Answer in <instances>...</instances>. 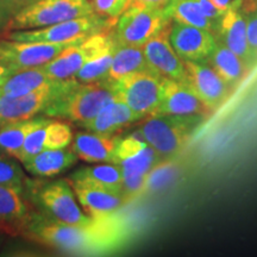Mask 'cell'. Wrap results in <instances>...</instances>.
<instances>
[{
    "label": "cell",
    "mask_w": 257,
    "mask_h": 257,
    "mask_svg": "<svg viewBox=\"0 0 257 257\" xmlns=\"http://www.w3.org/2000/svg\"><path fill=\"white\" fill-rule=\"evenodd\" d=\"M24 237L67 255L93 256L114 249L123 240L124 232L113 216L94 220L89 226H76L61 223L37 210Z\"/></svg>",
    "instance_id": "6da1fadb"
},
{
    "label": "cell",
    "mask_w": 257,
    "mask_h": 257,
    "mask_svg": "<svg viewBox=\"0 0 257 257\" xmlns=\"http://www.w3.org/2000/svg\"><path fill=\"white\" fill-rule=\"evenodd\" d=\"M117 96L115 82L111 79L92 83L74 81L44 108V115L67 119L79 125L89 123Z\"/></svg>",
    "instance_id": "7a4b0ae2"
},
{
    "label": "cell",
    "mask_w": 257,
    "mask_h": 257,
    "mask_svg": "<svg viewBox=\"0 0 257 257\" xmlns=\"http://www.w3.org/2000/svg\"><path fill=\"white\" fill-rule=\"evenodd\" d=\"M25 193L38 211L57 221L76 226H89L94 223V219L82 211L67 179L55 181L28 179Z\"/></svg>",
    "instance_id": "3957f363"
},
{
    "label": "cell",
    "mask_w": 257,
    "mask_h": 257,
    "mask_svg": "<svg viewBox=\"0 0 257 257\" xmlns=\"http://www.w3.org/2000/svg\"><path fill=\"white\" fill-rule=\"evenodd\" d=\"M205 115H149L141 125L144 140L161 160H172L187 146Z\"/></svg>",
    "instance_id": "277c9868"
},
{
    "label": "cell",
    "mask_w": 257,
    "mask_h": 257,
    "mask_svg": "<svg viewBox=\"0 0 257 257\" xmlns=\"http://www.w3.org/2000/svg\"><path fill=\"white\" fill-rule=\"evenodd\" d=\"M117 22L92 14L46 28L15 30L5 34L6 40L43 43H81L92 35L112 30Z\"/></svg>",
    "instance_id": "5b68a950"
},
{
    "label": "cell",
    "mask_w": 257,
    "mask_h": 257,
    "mask_svg": "<svg viewBox=\"0 0 257 257\" xmlns=\"http://www.w3.org/2000/svg\"><path fill=\"white\" fill-rule=\"evenodd\" d=\"M92 14L89 0H37L16 15L5 32L46 28Z\"/></svg>",
    "instance_id": "8992f818"
},
{
    "label": "cell",
    "mask_w": 257,
    "mask_h": 257,
    "mask_svg": "<svg viewBox=\"0 0 257 257\" xmlns=\"http://www.w3.org/2000/svg\"><path fill=\"white\" fill-rule=\"evenodd\" d=\"M170 23L165 8L128 6L113 28L115 41L119 46L143 47Z\"/></svg>",
    "instance_id": "52a82bcc"
},
{
    "label": "cell",
    "mask_w": 257,
    "mask_h": 257,
    "mask_svg": "<svg viewBox=\"0 0 257 257\" xmlns=\"http://www.w3.org/2000/svg\"><path fill=\"white\" fill-rule=\"evenodd\" d=\"M117 44L113 29L98 32L86 38L81 43L67 47L60 55L47 64L41 66V68L54 80L64 81V80L74 79L75 74L87 61Z\"/></svg>",
    "instance_id": "ba28073f"
},
{
    "label": "cell",
    "mask_w": 257,
    "mask_h": 257,
    "mask_svg": "<svg viewBox=\"0 0 257 257\" xmlns=\"http://www.w3.org/2000/svg\"><path fill=\"white\" fill-rule=\"evenodd\" d=\"M163 79L154 69L131 74L114 81L117 95L141 117L154 115L161 101Z\"/></svg>",
    "instance_id": "9c48e42d"
},
{
    "label": "cell",
    "mask_w": 257,
    "mask_h": 257,
    "mask_svg": "<svg viewBox=\"0 0 257 257\" xmlns=\"http://www.w3.org/2000/svg\"><path fill=\"white\" fill-rule=\"evenodd\" d=\"M74 79L56 81L37 91L23 95L8 96L0 94V125L36 117L56 96L69 87Z\"/></svg>",
    "instance_id": "30bf717a"
},
{
    "label": "cell",
    "mask_w": 257,
    "mask_h": 257,
    "mask_svg": "<svg viewBox=\"0 0 257 257\" xmlns=\"http://www.w3.org/2000/svg\"><path fill=\"white\" fill-rule=\"evenodd\" d=\"M185 82L210 111L225 102L231 93V86L205 61H185Z\"/></svg>",
    "instance_id": "8fae6325"
},
{
    "label": "cell",
    "mask_w": 257,
    "mask_h": 257,
    "mask_svg": "<svg viewBox=\"0 0 257 257\" xmlns=\"http://www.w3.org/2000/svg\"><path fill=\"white\" fill-rule=\"evenodd\" d=\"M36 211L23 189L0 186V233L24 237Z\"/></svg>",
    "instance_id": "7c38bea8"
},
{
    "label": "cell",
    "mask_w": 257,
    "mask_h": 257,
    "mask_svg": "<svg viewBox=\"0 0 257 257\" xmlns=\"http://www.w3.org/2000/svg\"><path fill=\"white\" fill-rule=\"evenodd\" d=\"M76 43H43V42L0 41L4 66L9 69L41 67L60 55L67 47Z\"/></svg>",
    "instance_id": "4fadbf2b"
},
{
    "label": "cell",
    "mask_w": 257,
    "mask_h": 257,
    "mask_svg": "<svg viewBox=\"0 0 257 257\" xmlns=\"http://www.w3.org/2000/svg\"><path fill=\"white\" fill-rule=\"evenodd\" d=\"M160 161L140 131L118 141L113 163L120 167L123 175H147Z\"/></svg>",
    "instance_id": "5bb4252c"
},
{
    "label": "cell",
    "mask_w": 257,
    "mask_h": 257,
    "mask_svg": "<svg viewBox=\"0 0 257 257\" xmlns=\"http://www.w3.org/2000/svg\"><path fill=\"white\" fill-rule=\"evenodd\" d=\"M169 40L176 54L184 61H206L214 50V34L204 29L172 22Z\"/></svg>",
    "instance_id": "9a60e30c"
},
{
    "label": "cell",
    "mask_w": 257,
    "mask_h": 257,
    "mask_svg": "<svg viewBox=\"0 0 257 257\" xmlns=\"http://www.w3.org/2000/svg\"><path fill=\"white\" fill-rule=\"evenodd\" d=\"M172 23L150 38L142 47L144 55L152 68L165 78L184 81L186 76L185 61L180 57L169 40Z\"/></svg>",
    "instance_id": "2e32d148"
},
{
    "label": "cell",
    "mask_w": 257,
    "mask_h": 257,
    "mask_svg": "<svg viewBox=\"0 0 257 257\" xmlns=\"http://www.w3.org/2000/svg\"><path fill=\"white\" fill-rule=\"evenodd\" d=\"M210 112L185 82L163 79L161 101L154 115H206Z\"/></svg>",
    "instance_id": "e0dca14e"
},
{
    "label": "cell",
    "mask_w": 257,
    "mask_h": 257,
    "mask_svg": "<svg viewBox=\"0 0 257 257\" xmlns=\"http://www.w3.org/2000/svg\"><path fill=\"white\" fill-rule=\"evenodd\" d=\"M69 185L72 186L82 211L94 220L112 217L127 202L121 193L79 182H69Z\"/></svg>",
    "instance_id": "ac0fdd59"
},
{
    "label": "cell",
    "mask_w": 257,
    "mask_h": 257,
    "mask_svg": "<svg viewBox=\"0 0 257 257\" xmlns=\"http://www.w3.org/2000/svg\"><path fill=\"white\" fill-rule=\"evenodd\" d=\"M240 4V0H236L233 5L224 12L218 22L217 32L219 34V41L238 55L251 69L256 63L249 48L246 21L239 11Z\"/></svg>",
    "instance_id": "d6986e66"
},
{
    "label": "cell",
    "mask_w": 257,
    "mask_h": 257,
    "mask_svg": "<svg viewBox=\"0 0 257 257\" xmlns=\"http://www.w3.org/2000/svg\"><path fill=\"white\" fill-rule=\"evenodd\" d=\"M73 130L68 123L50 119L29 135L22 148L19 162L24 163L44 150L62 149L73 142Z\"/></svg>",
    "instance_id": "ffe728a7"
},
{
    "label": "cell",
    "mask_w": 257,
    "mask_h": 257,
    "mask_svg": "<svg viewBox=\"0 0 257 257\" xmlns=\"http://www.w3.org/2000/svg\"><path fill=\"white\" fill-rule=\"evenodd\" d=\"M141 119H143V117L131 110L117 95L89 123L83 125V127L91 133L115 136V134L124 127L130 126Z\"/></svg>",
    "instance_id": "44dd1931"
},
{
    "label": "cell",
    "mask_w": 257,
    "mask_h": 257,
    "mask_svg": "<svg viewBox=\"0 0 257 257\" xmlns=\"http://www.w3.org/2000/svg\"><path fill=\"white\" fill-rule=\"evenodd\" d=\"M118 141L115 136H106L91 131L78 133L73 138L70 148L76 157L85 162L113 163Z\"/></svg>",
    "instance_id": "7402d4cb"
},
{
    "label": "cell",
    "mask_w": 257,
    "mask_h": 257,
    "mask_svg": "<svg viewBox=\"0 0 257 257\" xmlns=\"http://www.w3.org/2000/svg\"><path fill=\"white\" fill-rule=\"evenodd\" d=\"M56 81L60 80L51 79L41 67L9 69V73L0 79V94L8 96L23 95L54 85Z\"/></svg>",
    "instance_id": "603a6c76"
},
{
    "label": "cell",
    "mask_w": 257,
    "mask_h": 257,
    "mask_svg": "<svg viewBox=\"0 0 257 257\" xmlns=\"http://www.w3.org/2000/svg\"><path fill=\"white\" fill-rule=\"evenodd\" d=\"M76 161L78 157L74 154L72 148L66 147L62 149L44 150L22 165L31 175L40 178H53L70 168L74 163H76Z\"/></svg>",
    "instance_id": "cb8c5ba5"
},
{
    "label": "cell",
    "mask_w": 257,
    "mask_h": 257,
    "mask_svg": "<svg viewBox=\"0 0 257 257\" xmlns=\"http://www.w3.org/2000/svg\"><path fill=\"white\" fill-rule=\"evenodd\" d=\"M50 119V117L42 115L0 125V149L19 161L22 148L27 137L32 131L48 123Z\"/></svg>",
    "instance_id": "d4e9b609"
},
{
    "label": "cell",
    "mask_w": 257,
    "mask_h": 257,
    "mask_svg": "<svg viewBox=\"0 0 257 257\" xmlns=\"http://www.w3.org/2000/svg\"><path fill=\"white\" fill-rule=\"evenodd\" d=\"M205 62L210 64L231 87L242 81L250 70L244 61L220 41H217L216 48Z\"/></svg>",
    "instance_id": "484cf974"
},
{
    "label": "cell",
    "mask_w": 257,
    "mask_h": 257,
    "mask_svg": "<svg viewBox=\"0 0 257 257\" xmlns=\"http://www.w3.org/2000/svg\"><path fill=\"white\" fill-rule=\"evenodd\" d=\"M69 182H79L94 187H100L108 191L121 193L123 185V172L115 163L110 165H99L79 169L74 172L70 178L67 179Z\"/></svg>",
    "instance_id": "4316f807"
},
{
    "label": "cell",
    "mask_w": 257,
    "mask_h": 257,
    "mask_svg": "<svg viewBox=\"0 0 257 257\" xmlns=\"http://www.w3.org/2000/svg\"><path fill=\"white\" fill-rule=\"evenodd\" d=\"M153 69L144 55L142 47L119 46L115 48L113 59L108 72V79L119 81L131 74Z\"/></svg>",
    "instance_id": "83f0119b"
},
{
    "label": "cell",
    "mask_w": 257,
    "mask_h": 257,
    "mask_svg": "<svg viewBox=\"0 0 257 257\" xmlns=\"http://www.w3.org/2000/svg\"><path fill=\"white\" fill-rule=\"evenodd\" d=\"M165 12L172 22L204 29L212 34L217 32V24L204 15L197 0H170L165 6Z\"/></svg>",
    "instance_id": "f1b7e54d"
},
{
    "label": "cell",
    "mask_w": 257,
    "mask_h": 257,
    "mask_svg": "<svg viewBox=\"0 0 257 257\" xmlns=\"http://www.w3.org/2000/svg\"><path fill=\"white\" fill-rule=\"evenodd\" d=\"M117 46L108 48L104 53L87 61L75 74L74 80L79 83H92L108 79V72Z\"/></svg>",
    "instance_id": "f546056e"
},
{
    "label": "cell",
    "mask_w": 257,
    "mask_h": 257,
    "mask_svg": "<svg viewBox=\"0 0 257 257\" xmlns=\"http://www.w3.org/2000/svg\"><path fill=\"white\" fill-rule=\"evenodd\" d=\"M27 180L17 159L0 149V186L25 191Z\"/></svg>",
    "instance_id": "4dcf8cb0"
},
{
    "label": "cell",
    "mask_w": 257,
    "mask_h": 257,
    "mask_svg": "<svg viewBox=\"0 0 257 257\" xmlns=\"http://www.w3.org/2000/svg\"><path fill=\"white\" fill-rule=\"evenodd\" d=\"M178 175V165L172 160H162L147 175L146 192L160 191Z\"/></svg>",
    "instance_id": "1f68e13d"
},
{
    "label": "cell",
    "mask_w": 257,
    "mask_h": 257,
    "mask_svg": "<svg viewBox=\"0 0 257 257\" xmlns=\"http://www.w3.org/2000/svg\"><path fill=\"white\" fill-rule=\"evenodd\" d=\"M93 12L101 17L117 22L124 11H126L133 0H89Z\"/></svg>",
    "instance_id": "d6a6232c"
},
{
    "label": "cell",
    "mask_w": 257,
    "mask_h": 257,
    "mask_svg": "<svg viewBox=\"0 0 257 257\" xmlns=\"http://www.w3.org/2000/svg\"><path fill=\"white\" fill-rule=\"evenodd\" d=\"M37 0H0V31L5 32L11 19Z\"/></svg>",
    "instance_id": "836d02e7"
},
{
    "label": "cell",
    "mask_w": 257,
    "mask_h": 257,
    "mask_svg": "<svg viewBox=\"0 0 257 257\" xmlns=\"http://www.w3.org/2000/svg\"><path fill=\"white\" fill-rule=\"evenodd\" d=\"M147 175H123L121 194L127 202L146 192Z\"/></svg>",
    "instance_id": "e575fe53"
},
{
    "label": "cell",
    "mask_w": 257,
    "mask_h": 257,
    "mask_svg": "<svg viewBox=\"0 0 257 257\" xmlns=\"http://www.w3.org/2000/svg\"><path fill=\"white\" fill-rule=\"evenodd\" d=\"M246 35L252 59L257 63V11L249 15L246 21Z\"/></svg>",
    "instance_id": "d590c367"
},
{
    "label": "cell",
    "mask_w": 257,
    "mask_h": 257,
    "mask_svg": "<svg viewBox=\"0 0 257 257\" xmlns=\"http://www.w3.org/2000/svg\"><path fill=\"white\" fill-rule=\"evenodd\" d=\"M197 3L198 5L200 6L201 11L204 12V15L206 16L207 18H210L213 23H216L218 27V22H219V19L221 18V16H223L224 12L220 11V10L213 4L212 0H197Z\"/></svg>",
    "instance_id": "8d00e7d4"
},
{
    "label": "cell",
    "mask_w": 257,
    "mask_h": 257,
    "mask_svg": "<svg viewBox=\"0 0 257 257\" xmlns=\"http://www.w3.org/2000/svg\"><path fill=\"white\" fill-rule=\"evenodd\" d=\"M170 0H133L130 6L138 8H165Z\"/></svg>",
    "instance_id": "74e56055"
},
{
    "label": "cell",
    "mask_w": 257,
    "mask_h": 257,
    "mask_svg": "<svg viewBox=\"0 0 257 257\" xmlns=\"http://www.w3.org/2000/svg\"><path fill=\"white\" fill-rule=\"evenodd\" d=\"M212 2H213V4L216 5L220 11L225 12L227 9L233 5V3L236 2V0H212Z\"/></svg>",
    "instance_id": "f35d334b"
},
{
    "label": "cell",
    "mask_w": 257,
    "mask_h": 257,
    "mask_svg": "<svg viewBox=\"0 0 257 257\" xmlns=\"http://www.w3.org/2000/svg\"><path fill=\"white\" fill-rule=\"evenodd\" d=\"M9 73V68L4 64H0V79H3Z\"/></svg>",
    "instance_id": "ab89813d"
},
{
    "label": "cell",
    "mask_w": 257,
    "mask_h": 257,
    "mask_svg": "<svg viewBox=\"0 0 257 257\" xmlns=\"http://www.w3.org/2000/svg\"><path fill=\"white\" fill-rule=\"evenodd\" d=\"M0 64H4V55H3L2 48H0Z\"/></svg>",
    "instance_id": "60d3db41"
}]
</instances>
